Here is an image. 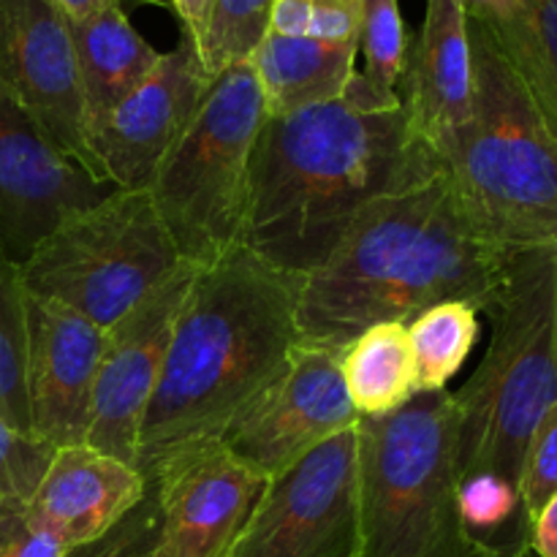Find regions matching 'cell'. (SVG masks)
<instances>
[{"label": "cell", "instance_id": "33", "mask_svg": "<svg viewBox=\"0 0 557 557\" xmlns=\"http://www.w3.org/2000/svg\"><path fill=\"white\" fill-rule=\"evenodd\" d=\"M172 9L180 20V30L188 33L196 49H201L210 30L215 0H172Z\"/></svg>", "mask_w": 557, "mask_h": 557}, {"label": "cell", "instance_id": "6", "mask_svg": "<svg viewBox=\"0 0 557 557\" xmlns=\"http://www.w3.org/2000/svg\"><path fill=\"white\" fill-rule=\"evenodd\" d=\"M359 557H498L460 517V413L449 389L359 419Z\"/></svg>", "mask_w": 557, "mask_h": 557}, {"label": "cell", "instance_id": "25", "mask_svg": "<svg viewBox=\"0 0 557 557\" xmlns=\"http://www.w3.org/2000/svg\"><path fill=\"white\" fill-rule=\"evenodd\" d=\"M457 506L468 531L484 544L506 547L528 536V522L522 517V500L517 484L498 473H471L460 479Z\"/></svg>", "mask_w": 557, "mask_h": 557}, {"label": "cell", "instance_id": "29", "mask_svg": "<svg viewBox=\"0 0 557 557\" xmlns=\"http://www.w3.org/2000/svg\"><path fill=\"white\" fill-rule=\"evenodd\" d=\"M54 446L25 435L0 419V517L27 509L47 473Z\"/></svg>", "mask_w": 557, "mask_h": 557}, {"label": "cell", "instance_id": "1", "mask_svg": "<svg viewBox=\"0 0 557 557\" xmlns=\"http://www.w3.org/2000/svg\"><path fill=\"white\" fill-rule=\"evenodd\" d=\"M400 92L354 74L341 98L267 114L250 166L243 248L299 277L319 270L373 201L441 172Z\"/></svg>", "mask_w": 557, "mask_h": 557}, {"label": "cell", "instance_id": "9", "mask_svg": "<svg viewBox=\"0 0 557 557\" xmlns=\"http://www.w3.org/2000/svg\"><path fill=\"white\" fill-rule=\"evenodd\" d=\"M226 557H359L357 428L267 479Z\"/></svg>", "mask_w": 557, "mask_h": 557}, {"label": "cell", "instance_id": "2", "mask_svg": "<svg viewBox=\"0 0 557 557\" xmlns=\"http://www.w3.org/2000/svg\"><path fill=\"white\" fill-rule=\"evenodd\" d=\"M506 261L509 253L479 232L441 169L373 201L330 259L299 281V335L343 351L370 326L411 321L449 299L484 313Z\"/></svg>", "mask_w": 557, "mask_h": 557}, {"label": "cell", "instance_id": "7", "mask_svg": "<svg viewBox=\"0 0 557 557\" xmlns=\"http://www.w3.org/2000/svg\"><path fill=\"white\" fill-rule=\"evenodd\" d=\"M264 120L253 63L237 60L212 79L199 112L147 185L180 259L199 270L243 248L250 166Z\"/></svg>", "mask_w": 557, "mask_h": 557}, {"label": "cell", "instance_id": "18", "mask_svg": "<svg viewBox=\"0 0 557 557\" xmlns=\"http://www.w3.org/2000/svg\"><path fill=\"white\" fill-rule=\"evenodd\" d=\"M147 490L150 484L136 466L87 444L60 446L27 504V515L74 549L112 531L145 500Z\"/></svg>", "mask_w": 557, "mask_h": 557}, {"label": "cell", "instance_id": "15", "mask_svg": "<svg viewBox=\"0 0 557 557\" xmlns=\"http://www.w3.org/2000/svg\"><path fill=\"white\" fill-rule=\"evenodd\" d=\"M210 85L212 76L199 49L180 30L177 47L161 52L150 76L92 136L103 177L120 190H147L156 169L199 112Z\"/></svg>", "mask_w": 557, "mask_h": 557}, {"label": "cell", "instance_id": "16", "mask_svg": "<svg viewBox=\"0 0 557 557\" xmlns=\"http://www.w3.org/2000/svg\"><path fill=\"white\" fill-rule=\"evenodd\" d=\"M27 400L33 435L49 446L85 444L107 330L65 305L30 294Z\"/></svg>", "mask_w": 557, "mask_h": 557}, {"label": "cell", "instance_id": "10", "mask_svg": "<svg viewBox=\"0 0 557 557\" xmlns=\"http://www.w3.org/2000/svg\"><path fill=\"white\" fill-rule=\"evenodd\" d=\"M357 424L341 375V348L302 341L272 384L223 430L221 444L250 471L272 479Z\"/></svg>", "mask_w": 557, "mask_h": 557}, {"label": "cell", "instance_id": "22", "mask_svg": "<svg viewBox=\"0 0 557 557\" xmlns=\"http://www.w3.org/2000/svg\"><path fill=\"white\" fill-rule=\"evenodd\" d=\"M484 25L557 136V0H520Z\"/></svg>", "mask_w": 557, "mask_h": 557}, {"label": "cell", "instance_id": "35", "mask_svg": "<svg viewBox=\"0 0 557 557\" xmlns=\"http://www.w3.org/2000/svg\"><path fill=\"white\" fill-rule=\"evenodd\" d=\"M60 9L65 11L69 20H87V16L98 14L103 9H120L131 14L134 9L145 3H158V0H58Z\"/></svg>", "mask_w": 557, "mask_h": 557}, {"label": "cell", "instance_id": "23", "mask_svg": "<svg viewBox=\"0 0 557 557\" xmlns=\"http://www.w3.org/2000/svg\"><path fill=\"white\" fill-rule=\"evenodd\" d=\"M482 310L466 299H449L422 310L408 321L417 392H444L446 384L460 373L479 341Z\"/></svg>", "mask_w": 557, "mask_h": 557}, {"label": "cell", "instance_id": "3", "mask_svg": "<svg viewBox=\"0 0 557 557\" xmlns=\"http://www.w3.org/2000/svg\"><path fill=\"white\" fill-rule=\"evenodd\" d=\"M297 302L299 277L245 248L196 272L141 419V476L177 451L221 441L223 430L272 384L302 343Z\"/></svg>", "mask_w": 557, "mask_h": 557}, {"label": "cell", "instance_id": "12", "mask_svg": "<svg viewBox=\"0 0 557 557\" xmlns=\"http://www.w3.org/2000/svg\"><path fill=\"white\" fill-rule=\"evenodd\" d=\"M199 267L183 264L107 330L85 444L136 466L139 430L152 400L183 299Z\"/></svg>", "mask_w": 557, "mask_h": 557}, {"label": "cell", "instance_id": "27", "mask_svg": "<svg viewBox=\"0 0 557 557\" xmlns=\"http://www.w3.org/2000/svg\"><path fill=\"white\" fill-rule=\"evenodd\" d=\"M272 0H215L210 30L199 49L207 74L215 79L237 60H248L270 25Z\"/></svg>", "mask_w": 557, "mask_h": 557}, {"label": "cell", "instance_id": "30", "mask_svg": "<svg viewBox=\"0 0 557 557\" xmlns=\"http://www.w3.org/2000/svg\"><path fill=\"white\" fill-rule=\"evenodd\" d=\"M158 536H161V511H158L156 487L150 484L145 500L128 511L112 531L98 536L96 542L74 547L69 557H156Z\"/></svg>", "mask_w": 557, "mask_h": 557}, {"label": "cell", "instance_id": "17", "mask_svg": "<svg viewBox=\"0 0 557 557\" xmlns=\"http://www.w3.org/2000/svg\"><path fill=\"white\" fill-rule=\"evenodd\" d=\"M400 85L413 134L444 166L471 117L473 96L468 14L460 0H428L422 30L408 38Z\"/></svg>", "mask_w": 557, "mask_h": 557}, {"label": "cell", "instance_id": "28", "mask_svg": "<svg viewBox=\"0 0 557 557\" xmlns=\"http://www.w3.org/2000/svg\"><path fill=\"white\" fill-rule=\"evenodd\" d=\"M359 52H364V71L359 74L368 85L386 96L397 92L408 52V33L397 0H364Z\"/></svg>", "mask_w": 557, "mask_h": 557}, {"label": "cell", "instance_id": "4", "mask_svg": "<svg viewBox=\"0 0 557 557\" xmlns=\"http://www.w3.org/2000/svg\"><path fill=\"white\" fill-rule=\"evenodd\" d=\"M471 117L444 158L479 232L506 253L557 245V136L490 27L468 16Z\"/></svg>", "mask_w": 557, "mask_h": 557}, {"label": "cell", "instance_id": "14", "mask_svg": "<svg viewBox=\"0 0 557 557\" xmlns=\"http://www.w3.org/2000/svg\"><path fill=\"white\" fill-rule=\"evenodd\" d=\"M147 482L161 511L156 557H226L267 479L210 441L163 460Z\"/></svg>", "mask_w": 557, "mask_h": 557}, {"label": "cell", "instance_id": "11", "mask_svg": "<svg viewBox=\"0 0 557 557\" xmlns=\"http://www.w3.org/2000/svg\"><path fill=\"white\" fill-rule=\"evenodd\" d=\"M0 90L54 150L109 183L87 139L71 20L58 0H0Z\"/></svg>", "mask_w": 557, "mask_h": 557}, {"label": "cell", "instance_id": "19", "mask_svg": "<svg viewBox=\"0 0 557 557\" xmlns=\"http://www.w3.org/2000/svg\"><path fill=\"white\" fill-rule=\"evenodd\" d=\"M76 74L87 139L98 134L109 114L150 76L161 52L136 33L128 14L103 9L87 20H71Z\"/></svg>", "mask_w": 557, "mask_h": 557}, {"label": "cell", "instance_id": "5", "mask_svg": "<svg viewBox=\"0 0 557 557\" xmlns=\"http://www.w3.org/2000/svg\"><path fill=\"white\" fill-rule=\"evenodd\" d=\"M484 315L493 321L487 354L451 392L460 479L498 473L520 490L528 444L557 403V245L509 253Z\"/></svg>", "mask_w": 557, "mask_h": 557}, {"label": "cell", "instance_id": "20", "mask_svg": "<svg viewBox=\"0 0 557 557\" xmlns=\"http://www.w3.org/2000/svg\"><path fill=\"white\" fill-rule=\"evenodd\" d=\"M359 47L264 33L250 54L267 114H288L341 98L357 74Z\"/></svg>", "mask_w": 557, "mask_h": 557}, {"label": "cell", "instance_id": "21", "mask_svg": "<svg viewBox=\"0 0 557 557\" xmlns=\"http://www.w3.org/2000/svg\"><path fill=\"white\" fill-rule=\"evenodd\" d=\"M341 375L359 419L400 411L419 395L408 321H384L341 351Z\"/></svg>", "mask_w": 557, "mask_h": 557}, {"label": "cell", "instance_id": "37", "mask_svg": "<svg viewBox=\"0 0 557 557\" xmlns=\"http://www.w3.org/2000/svg\"><path fill=\"white\" fill-rule=\"evenodd\" d=\"M498 557H539V555L533 553L531 539L522 536V539H517L515 544H506V547L500 549V555H498Z\"/></svg>", "mask_w": 557, "mask_h": 557}, {"label": "cell", "instance_id": "13", "mask_svg": "<svg viewBox=\"0 0 557 557\" xmlns=\"http://www.w3.org/2000/svg\"><path fill=\"white\" fill-rule=\"evenodd\" d=\"M112 183L54 150L25 109L0 90V250L16 264L65 218L107 199Z\"/></svg>", "mask_w": 557, "mask_h": 557}, {"label": "cell", "instance_id": "31", "mask_svg": "<svg viewBox=\"0 0 557 557\" xmlns=\"http://www.w3.org/2000/svg\"><path fill=\"white\" fill-rule=\"evenodd\" d=\"M557 493V403L544 413L528 444L520 473L522 517L531 528L533 517Z\"/></svg>", "mask_w": 557, "mask_h": 557}, {"label": "cell", "instance_id": "36", "mask_svg": "<svg viewBox=\"0 0 557 557\" xmlns=\"http://www.w3.org/2000/svg\"><path fill=\"white\" fill-rule=\"evenodd\" d=\"M462 9H466L468 16H476V20H495L504 11H509L511 5H517L520 0H460Z\"/></svg>", "mask_w": 557, "mask_h": 557}, {"label": "cell", "instance_id": "32", "mask_svg": "<svg viewBox=\"0 0 557 557\" xmlns=\"http://www.w3.org/2000/svg\"><path fill=\"white\" fill-rule=\"evenodd\" d=\"M71 547L44 525H38L27 509L0 517V557H69Z\"/></svg>", "mask_w": 557, "mask_h": 557}, {"label": "cell", "instance_id": "8", "mask_svg": "<svg viewBox=\"0 0 557 557\" xmlns=\"http://www.w3.org/2000/svg\"><path fill=\"white\" fill-rule=\"evenodd\" d=\"M183 264L147 190H112L65 218L20 264L27 294L101 330L117 324Z\"/></svg>", "mask_w": 557, "mask_h": 557}, {"label": "cell", "instance_id": "24", "mask_svg": "<svg viewBox=\"0 0 557 557\" xmlns=\"http://www.w3.org/2000/svg\"><path fill=\"white\" fill-rule=\"evenodd\" d=\"M27 294L22 270L0 250V419L20 433L33 435L27 400Z\"/></svg>", "mask_w": 557, "mask_h": 557}, {"label": "cell", "instance_id": "34", "mask_svg": "<svg viewBox=\"0 0 557 557\" xmlns=\"http://www.w3.org/2000/svg\"><path fill=\"white\" fill-rule=\"evenodd\" d=\"M528 539L539 557H557V493L533 517Z\"/></svg>", "mask_w": 557, "mask_h": 557}, {"label": "cell", "instance_id": "26", "mask_svg": "<svg viewBox=\"0 0 557 557\" xmlns=\"http://www.w3.org/2000/svg\"><path fill=\"white\" fill-rule=\"evenodd\" d=\"M364 0H272L267 33L359 47Z\"/></svg>", "mask_w": 557, "mask_h": 557}]
</instances>
